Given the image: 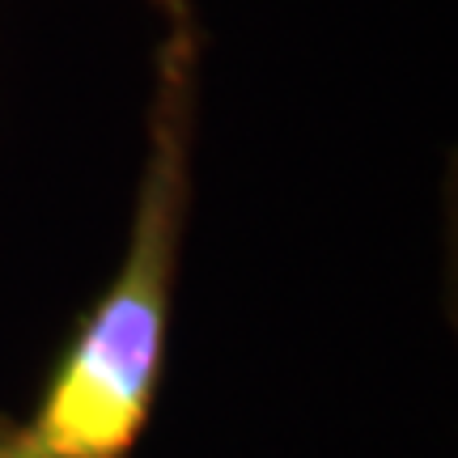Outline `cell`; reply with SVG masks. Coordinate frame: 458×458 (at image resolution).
<instances>
[{"instance_id":"6da1fadb","label":"cell","mask_w":458,"mask_h":458,"mask_svg":"<svg viewBox=\"0 0 458 458\" xmlns=\"http://www.w3.org/2000/svg\"><path fill=\"white\" fill-rule=\"evenodd\" d=\"M196 30L165 34L128 250L51 357L26 425L0 458H131L162 394L182 229L191 208Z\"/></svg>"},{"instance_id":"7a4b0ae2","label":"cell","mask_w":458,"mask_h":458,"mask_svg":"<svg viewBox=\"0 0 458 458\" xmlns=\"http://www.w3.org/2000/svg\"><path fill=\"white\" fill-rule=\"evenodd\" d=\"M153 4H157V13L165 17L170 34L196 30V21H191V0H153Z\"/></svg>"},{"instance_id":"3957f363","label":"cell","mask_w":458,"mask_h":458,"mask_svg":"<svg viewBox=\"0 0 458 458\" xmlns=\"http://www.w3.org/2000/svg\"><path fill=\"white\" fill-rule=\"evenodd\" d=\"M9 425H13V420H9V416H0V442H4V433H9Z\"/></svg>"}]
</instances>
